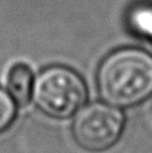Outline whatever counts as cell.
<instances>
[{
  "instance_id": "obj_6",
  "label": "cell",
  "mask_w": 152,
  "mask_h": 153,
  "mask_svg": "<svg viewBox=\"0 0 152 153\" xmlns=\"http://www.w3.org/2000/svg\"><path fill=\"white\" fill-rule=\"evenodd\" d=\"M16 117V102L8 91L0 87V134L10 129Z\"/></svg>"
},
{
  "instance_id": "obj_7",
  "label": "cell",
  "mask_w": 152,
  "mask_h": 153,
  "mask_svg": "<svg viewBox=\"0 0 152 153\" xmlns=\"http://www.w3.org/2000/svg\"><path fill=\"white\" fill-rule=\"evenodd\" d=\"M151 39H152V38H151Z\"/></svg>"
},
{
  "instance_id": "obj_2",
  "label": "cell",
  "mask_w": 152,
  "mask_h": 153,
  "mask_svg": "<svg viewBox=\"0 0 152 153\" xmlns=\"http://www.w3.org/2000/svg\"><path fill=\"white\" fill-rule=\"evenodd\" d=\"M86 98L88 89L83 79L69 67H47L34 81V103L51 118L66 120L74 116L85 105Z\"/></svg>"
},
{
  "instance_id": "obj_1",
  "label": "cell",
  "mask_w": 152,
  "mask_h": 153,
  "mask_svg": "<svg viewBox=\"0 0 152 153\" xmlns=\"http://www.w3.org/2000/svg\"><path fill=\"white\" fill-rule=\"evenodd\" d=\"M97 90L107 103L131 108L152 95V55L137 47L108 54L97 70Z\"/></svg>"
},
{
  "instance_id": "obj_3",
  "label": "cell",
  "mask_w": 152,
  "mask_h": 153,
  "mask_svg": "<svg viewBox=\"0 0 152 153\" xmlns=\"http://www.w3.org/2000/svg\"><path fill=\"white\" fill-rule=\"evenodd\" d=\"M125 126L123 111L109 103L94 102L81 108L72 134L77 145L88 152H105L118 143Z\"/></svg>"
},
{
  "instance_id": "obj_4",
  "label": "cell",
  "mask_w": 152,
  "mask_h": 153,
  "mask_svg": "<svg viewBox=\"0 0 152 153\" xmlns=\"http://www.w3.org/2000/svg\"><path fill=\"white\" fill-rule=\"evenodd\" d=\"M7 89L16 105H27L32 98L34 89V73L31 67L23 62L12 65L7 74Z\"/></svg>"
},
{
  "instance_id": "obj_5",
  "label": "cell",
  "mask_w": 152,
  "mask_h": 153,
  "mask_svg": "<svg viewBox=\"0 0 152 153\" xmlns=\"http://www.w3.org/2000/svg\"><path fill=\"white\" fill-rule=\"evenodd\" d=\"M129 26L139 35L152 38V7L140 5L132 10L129 15Z\"/></svg>"
}]
</instances>
